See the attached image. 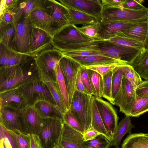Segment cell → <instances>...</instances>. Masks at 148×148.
I'll return each mask as SVG.
<instances>
[{
  "mask_svg": "<svg viewBox=\"0 0 148 148\" xmlns=\"http://www.w3.org/2000/svg\"><path fill=\"white\" fill-rule=\"evenodd\" d=\"M124 65L118 63H113L86 67L87 69L95 71L103 76L111 71L118 66Z\"/></svg>",
  "mask_w": 148,
  "mask_h": 148,
  "instance_id": "ee69618b",
  "label": "cell"
},
{
  "mask_svg": "<svg viewBox=\"0 0 148 148\" xmlns=\"http://www.w3.org/2000/svg\"><path fill=\"white\" fill-rule=\"evenodd\" d=\"M81 33L75 25H69L59 30L53 37L52 44L56 43H78L90 41Z\"/></svg>",
  "mask_w": 148,
  "mask_h": 148,
  "instance_id": "ac0fdd59",
  "label": "cell"
},
{
  "mask_svg": "<svg viewBox=\"0 0 148 148\" xmlns=\"http://www.w3.org/2000/svg\"><path fill=\"white\" fill-rule=\"evenodd\" d=\"M59 65L66 83L70 105L74 94L77 90L76 80L81 66L72 58L65 56L61 58Z\"/></svg>",
  "mask_w": 148,
  "mask_h": 148,
  "instance_id": "30bf717a",
  "label": "cell"
},
{
  "mask_svg": "<svg viewBox=\"0 0 148 148\" xmlns=\"http://www.w3.org/2000/svg\"><path fill=\"white\" fill-rule=\"evenodd\" d=\"M0 21L8 24L14 23V13L8 11L3 12L0 14Z\"/></svg>",
  "mask_w": 148,
  "mask_h": 148,
  "instance_id": "f5cc1de1",
  "label": "cell"
},
{
  "mask_svg": "<svg viewBox=\"0 0 148 148\" xmlns=\"http://www.w3.org/2000/svg\"><path fill=\"white\" fill-rule=\"evenodd\" d=\"M54 148H59V146H57L56 147H55Z\"/></svg>",
  "mask_w": 148,
  "mask_h": 148,
  "instance_id": "6125c7cd",
  "label": "cell"
},
{
  "mask_svg": "<svg viewBox=\"0 0 148 148\" xmlns=\"http://www.w3.org/2000/svg\"><path fill=\"white\" fill-rule=\"evenodd\" d=\"M135 89L124 75L120 89L114 98L119 111L125 116H130V111L135 101Z\"/></svg>",
  "mask_w": 148,
  "mask_h": 148,
  "instance_id": "7c38bea8",
  "label": "cell"
},
{
  "mask_svg": "<svg viewBox=\"0 0 148 148\" xmlns=\"http://www.w3.org/2000/svg\"><path fill=\"white\" fill-rule=\"evenodd\" d=\"M148 111V97L136 95L130 111V116L137 117Z\"/></svg>",
  "mask_w": 148,
  "mask_h": 148,
  "instance_id": "d590c367",
  "label": "cell"
},
{
  "mask_svg": "<svg viewBox=\"0 0 148 148\" xmlns=\"http://www.w3.org/2000/svg\"><path fill=\"white\" fill-rule=\"evenodd\" d=\"M125 0H102L103 8H121Z\"/></svg>",
  "mask_w": 148,
  "mask_h": 148,
  "instance_id": "f907efd6",
  "label": "cell"
},
{
  "mask_svg": "<svg viewBox=\"0 0 148 148\" xmlns=\"http://www.w3.org/2000/svg\"><path fill=\"white\" fill-rule=\"evenodd\" d=\"M111 143L106 137L100 134L92 140L84 141L82 148H109Z\"/></svg>",
  "mask_w": 148,
  "mask_h": 148,
  "instance_id": "74e56055",
  "label": "cell"
},
{
  "mask_svg": "<svg viewBox=\"0 0 148 148\" xmlns=\"http://www.w3.org/2000/svg\"><path fill=\"white\" fill-rule=\"evenodd\" d=\"M59 148H63L61 146H59Z\"/></svg>",
  "mask_w": 148,
  "mask_h": 148,
  "instance_id": "e7e4bbea",
  "label": "cell"
},
{
  "mask_svg": "<svg viewBox=\"0 0 148 148\" xmlns=\"http://www.w3.org/2000/svg\"><path fill=\"white\" fill-rule=\"evenodd\" d=\"M139 3L142 4L144 2V0H136Z\"/></svg>",
  "mask_w": 148,
  "mask_h": 148,
  "instance_id": "91938a15",
  "label": "cell"
},
{
  "mask_svg": "<svg viewBox=\"0 0 148 148\" xmlns=\"http://www.w3.org/2000/svg\"><path fill=\"white\" fill-rule=\"evenodd\" d=\"M15 32L14 23H6L0 21V42L11 49Z\"/></svg>",
  "mask_w": 148,
  "mask_h": 148,
  "instance_id": "f546056e",
  "label": "cell"
},
{
  "mask_svg": "<svg viewBox=\"0 0 148 148\" xmlns=\"http://www.w3.org/2000/svg\"><path fill=\"white\" fill-rule=\"evenodd\" d=\"M91 103L92 118L91 127L94 128L111 142L112 138L104 125L97 108L95 98L92 95H91Z\"/></svg>",
  "mask_w": 148,
  "mask_h": 148,
  "instance_id": "83f0119b",
  "label": "cell"
},
{
  "mask_svg": "<svg viewBox=\"0 0 148 148\" xmlns=\"http://www.w3.org/2000/svg\"><path fill=\"white\" fill-rule=\"evenodd\" d=\"M87 69L92 89V95L95 98H101L103 92V77L95 71L88 69Z\"/></svg>",
  "mask_w": 148,
  "mask_h": 148,
  "instance_id": "1f68e13d",
  "label": "cell"
},
{
  "mask_svg": "<svg viewBox=\"0 0 148 148\" xmlns=\"http://www.w3.org/2000/svg\"><path fill=\"white\" fill-rule=\"evenodd\" d=\"M130 65L141 78L148 80V51L142 49Z\"/></svg>",
  "mask_w": 148,
  "mask_h": 148,
  "instance_id": "d4e9b609",
  "label": "cell"
},
{
  "mask_svg": "<svg viewBox=\"0 0 148 148\" xmlns=\"http://www.w3.org/2000/svg\"><path fill=\"white\" fill-rule=\"evenodd\" d=\"M124 75L135 89L143 81L140 76L129 64L119 66Z\"/></svg>",
  "mask_w": 148,
  "mask_h": 148,
  "instance_id": "8d00e7d4",
  "label": "cell"
},
{
  "mask_svg": "<svg viewBox=\"0 0 148 148\" xmlns=\"http://www.w3.org/2000/svg\"><path fill=\"white\" fill-rule=\"evenodd\" d=\"M143 21H114L101 24L99 35L102 39L106 40Z\"/></svg>",
  "mask_w": 148,
  "mask_h": 148,
  "instance_id": "ffe728a7",
  "label": "cell"
},
{
  "mask_svg": "<svg viewBox=\"0 0 148 148\" xmlns=\"http://www.w3.org/2000/svg\"><path fill=\"white\" fill-rule=\"evenodd\" d=\"M9 130L15 137L18 148H30L29 134H25L18 130Z\"/></svg>",
  "mask_w": 148,
  "mask_h": 148,
  "instance_id": "7bdbcfd3",
  "label": "cell"
},
{
  "mask_svg": "<svg viewBox=\"0 0 148 148\" xmlns=\"http://www.w3.org/2000/svg\"><path fill=\"white\" fill-rule=\"evenodd\" d=\"M75 27L81 33L91 41L103 40L101 38L99 35L101 27V24L99 23L81 27H77L75 25Z\"/></svg>",
  "mask_w": 148,
  "mask_h": 148,
  "instance_id": "836d02e7",
  "label": "cell"
},
{
  "mask_svg": "<svg viewBox=\"0 0 148 148\" xmlns=\"http://www.w3.org/2000/svg\"><path fill=\"white\" fill-rule=\"evenodd\" d=\"M147 8L148 9V7ZM147 33L145 40L144 42V49L148 51V12L147 16Z\"/></svg>",
  "mask_w": 148,
  "mask_h": 148,
  "instance_id": "6f0895ef",
  "label": "cell"
},
{
  "mask_svg": "<svg viewBox=\"0 0 148 148\" xmlns=\"http://www.w3.org/2000/svg\"><path fill=\"white\" fill-rule=\"evenodd\" d=\"M113 44L125 47L142 49L144 48V43L131 38L115 36L108 39L104 40Z\"/></svg>",
  "mask_w": 148,
  "mask_h": 148,
  "instance_id": "e575fe53",
  "label": "cell"
},
{
  "mask_svg": "<svg viewBox=\"0 0 148 148\" xmlns=\"http://www.w3.org/2000/svg\"><path fill=\"white\" fill-rule=\"evenodd\" d=\"M113 71L109 72L103 76V92L102 97L108 100L111 103L115 105L112 97V80Z\"/></svg>",
  "mask_w": 148,
  "mask_h": 148,
  "instance_id": "f35d334b",
  "label": "cell"
},
{
  "mask_svg": "<svg viewBox=\"0 0 148 148\" xmlns=\"http://www.w3.org/2000/svg\"><path fill=\"white\" fill-rule=\"evenodd\" d=\"M41 3L60 29L70 25V15L66 7L54 0H41Z\"/></svg>",
  "mask_w": 148,
  "mask_h": 148,
  "instance_id": "5bb4252c",
  "label": "cell"
},
{
  "mask_svg": "<svg viewBox=\"0 0 148 148\" xmlns=\"http://www.w3.org/2000/svg\"><path fill=\"white\" fill-rule=\"evenodd\" d=\"M69 57L76 61L81 66L85 67L113 63H120L123 65L128 64L124 61L100 55Z\"/></svg>",
  "mask_w": 148,
  "mask_h": 148,
  "instance_id": "7402d4cb",
  "label": "cell"
},
{
  "mask_svg": "<svg viewBox=\"0 0 148 148\" xmlns=\"http://www.w3.org/2000/svg\"><path fill=\"white\" fill-rule=\"evenodd\" d=\"M66 7L80 12L96 19L101 23L102 20L103 7L100 0H59Z\"/></svg>",
  "mask_w": 148,
  "mask_h": 148,
  "instance_id": "8fae6325",
  "label": "cell"
},
{
  "mask_svg": "<svg viewBox=\"0 0 148 148\" xmlns=\"http://www.w3.org/2000/svg\"><path fill=\"white\" fill-rule=\"evenodd\" d=\"M125 148H142L141 147H125Z\"/></svg>",
  "mask_w": 148,
  "mask_h": 148,
  "instance_id": "94428289",
  "label": "cell"
},
{
  "mask_svg": "<svg viewBox=\"0 0 148 148\" xmlns=\"http://www.w3.org/2000/svg\"><path fill=\"white\" fill-rule=\"evenodd\" d=\"M80 70L82 80L85 89L88 95H92V89L87 68L85 66H81Z\"/></svg>",
  "mask_w": 148,
  "mask_h": 148,
  "instance_id": "7dc6e473",
  "label": "cell"
},
{
  "mask_svg": "<svg viewBox=\"0 0 148 148\" xmlns=\"http://www.w3.org/2000/svg\"><path fill=\"white\" fill-rule=\"evenodd\" d=\"M11 51V49L0 42V68L6 66L10 59Z\"/></svg>",
  "mask_w": 148,
  "mask_h": 148,
  "instance_id": "bcb514c9",
  "label": "cell"
},
{
  "mask_svg": "<svg viewBox=\"0 0 148 148\" xmlns=\"http://www.w3.org/2000/svg\"><path fill=\"white\" fill-rule=\"evenodd\" d=\"M84 134L64 122L59 146L64 148H82Z\"/></svg>",
  "mask_w": 148,
  "mask_h": 148,
  "instance_id": "d6986e66",
  "label": "cell"
},
{
  "mask_svg": "<svg viewBox=\"0 0 148 148\" xmlns=\"http://www.w3.org/2000/svg\"><path fill=\"white\" fill-rule=\"evenodd\" d=\"M41 1L32 11L29 19L32 26L45 31L53 37L60 29L42 6Z\"/></svg>",
  "mask_w": 148,
  "mask_h": 148,
  "instance_id": "9c48e42d",
  "label": "cell"
},
{
  "mask_svg": "<svg viewBox=\"0 0 148 148\" xmlns=\"http://www.w3.org/2000/svg\"><path fill=\"white\" fill-rule=\"evenodd\" d=\"M145 135L146 136H148V133H147V134H145Z\"/></svg>",
  "mask_w": 148,
  "mask_h": 148,
  "instance_id": "be15d7a7",
  "label": "cell"
},
{
  "mask_svg": "<svg viewBox=\"0 0 148 148\" xmlns=\"http://www.w3.org/2000/svg\"><path fill=\"white\" fill-rule=\"evenodd\" d=\"M100 134H101L97 130L91 127L84 134V141L92 140Z\"/></svg>",
  "mask_w": 148,
  "mask_h": 148,
  "instance_id": "11a10c76",
  "label": "cell"
},
{
  "mask_svg": "<svg viewBox=\"0 0 148 148\" xmlns=\"http://www.w3.org/2000/svg\"><path fill=\"white\" fill-rule=\"evenodd\" d=\"M66 8L70 15V25H82L83 26L98 22L96 19L90 15Z\"/></svg>",
  "mask_w": 148,
  "mask_h": 148,
  "instance_id": "f1b7e54d",
  "label": "cell"
},
{
  "mask_svg": "<svg viewBox=\"0 0 148 148\" xmlns=\"http://www.w3.org/2000/svg\"><path fill=\"white\" fill-rule=\"evenodd\" d=\"M147 30V20L139 23L124 32L119 33L115 36L131 38L144 43L146 38Z\"/></svg>",
  "mask_w": 148,
  "mask_h": 148,
  "instance_id": "4316f807",
  "label": "cell"
},
{
  "mask_svg": "<svg viewBox=\"0 0 148 148\" xmlns=\"http://www.w3.org/2000/svg\"><path fill=\"white\" fill-rule=\"evenodd\" d=\"M62 49L64 51L81 50L97 51L101 55L122 61L129 54L127 47L115 45L104 40L78 43H64Z\"/></svg>",
  "mask_w": 148,
  "mask_h": 148,
  "instance_id": "7a4b0ae2",
  "label": "cell"
},
{
  "mask_svg": "<svg viewBox=\"0 0 148 148\" xmlns=\"http://www.w3.org/2000/svg\"><path fill=\"white\" fill-rule=\"evenodd\" d=\"M147 8L134 10L123 8H103L101 24L114 21H146Z\"/></svg>",
  "mask_w": 148,
  "mask_h": 148,
  "instance_id": "52a82bcc",
  "label": "cell"
},
{
  "mask_svg": "<svg viewBox=\"0 0 148 148\" xmlns=\"http://www.w3.org/2000/svg\"><path fill=\"white\" fill-rule=\"evenodd\" d=\"M97 106L104 125L112 137L118 125L119 118L111 104L101 98H95Z\"/></svg>",
  "mask_w": 148,
  "mask_h": 148,
  "instance_id": "9a60e30c",
  "label": "cell"
},
{
  "mask_svg": "<svg viewBox=\"0 0 148 148\" xmlns=\"http://www.w3.org/2000/svg\"><path fill=\"white\" fill-rule=\"evenodd\" d=\"M121 147L122 148L128 147L148 148V136L143 133L129 134L124 140Z\"/></svg>",
  "mask_w": 148,
  "mask_h": 148,
  "instance_id": "4dcf8cb0",
  "label": "cell"
},
{
  "mask_svg": "<svg viewBox=\"0 0 148 148\" xmlns=\"http://www.w3.org/2000/svg\"><path fill=\"white\" fill-rule=\"evenodd\" d=\"M56 79L59 90L64 99L67 109H68L70 107L68 93L64 77L59 64L57 68Z\"/></svg>",
  "mask_w": 148,
  "mask_h": 148,
  "instance_id": "ab89813d",
  "label": "cell"
},
{
  "mask_svg": "<svg viewBox=\"0 0 148 148\" xmlns=\"http://www.w3.org/2000/svg\"><path fill=\"white\" fill-rule=\"evenodd\" d=\"M0 139L3 140L8 148H18L16 139L8 130L0 123Z\"/></svg>",
  "mask_w": 148,
  "mask_h": 148,
  "instance_id": "b9f144b4",
  "label": "cell"
},
{
  "mask_svg": "<svg viewBox=\"0 0 148 148\" xmlns=\"http://www.w3.org/2000/svg\"><path fill=\"white\" fill-rule=\"evenodd\" d=\"M63 121L71 127L83 134L79 123L69 109L63 114Z\"/></svg>",
  "mask_w": 148,
  "mask_h": 148,
  "instance_id": "f6af8a7d",
  "label": "cell"
},
{
  "mask_svg": "<svg viewBox=\"0 0 148 148\" xmlns=\"http://www.w3.org/2000/svg\"><path fill=\"white\" fill-rule=\"evenodd\" d=\"M63 56L61 51L52 47L41 51L34 57L40 77L44 82H56L57 66Z\"/></svg>",
  "mask_w": 148,
  "mask_h": 148,
  "instance_id": "3957f363",
  "label": "cell"
},
{
  "mask_svg": "<svg viewBox=\"0 0 148 148\" xmlns=\"http://www.w3.org/2000/svg\"><path fill=\"white\" fill-rule=\"evenodd\" d=\"M115 148H119V147H115Z\"/></svg>",
  "mask_w": 148,
  "mask_h": 148,
  "instance_id": "03108f58",
  "label": "cell"
},
{
  "mask_svg": "<svg viewBox=\"0 0 148 148\" xmlns=\"http://www.w3.org/2000/svg\"><path fill=\"white\" fill-rule=\"evenodd\" d=\"M52 39L45 31L32 26L29 54L34 57L41 51L53 47Z\"/></svg>",
  "mask_w": 148,
  "mask_h": 148,
  "instance_id": "e0dca14e",
  "label": "cell"
},
{
  "mask_svg": "<svg viewBox=\"0 0 148 148\" xmlns=\"http://www.w3.org/2000/svg\"><path fill=\"white\" fill-rule=\"evenodd\" d=\"M21 132L27 134L38 135L43 125V118L34 106H28L20 112Z\"/></svg>",
  "mask_w": 148,
  "mask_h": 148,
  "instance_id": "4fadbf2b",
  "label": "cell"
},
{
  "mask_svg": "<svg viewBox=\"0 0 148 148\" xmlns=\"http://www.w3.org/2000/svg\"><path fill=\"white\" fill-rule=\"evenodd\" d=\"M112 71L111 93L112 99L114 100V97L120 89L124 74L119 66L116 67Z\"/></svg>",
  "mask_w": 148,
  "mask_h": 148,
  "instance_id": "60d3db41",
  "label": "cell"
},
{
  "mask_svg": "<svg viewBox=\"0 0 148 148\" xmlns=\"http://www.w3.org/2000/svg\"><path fill=\"white\" fill-rule=\"evenodd\" d=\"M29 134L30 148H42L41 140L38 135L35 134Z\"/></svg>",
  "mask_w": 148,
  "mask_h": 148,
  "instance_id": "db71d44e",
  "label": "cell"
},
{
  "mask_svg": "<svg viewBox=\"0 0 148 148\" xmlns=\"http://www.w3.org/2000/svg\"><path fill=\"white\" fill-rule=\"evenodd\" d=\"M0 123L7 130L21 131L22 128L20 112L9 108H0Z\"/></svg>",
  "mask_w": 148,
  "mask_h": 148,
  "instance_id": "44dd1931",
  "label": "cell"
},
{
  "mask_svg": "<svg viewBox=\"0 0 148 148\" xmlns=\"http://www.w3.org/2000/svg\"><path fill=\"white\" fill-rule=\"evenodd\" d=\"M45 83L49 90L57 106L64 114L67 109L57 82H47Z\"/></svg>",
  "mask_w": 148,
  "mask_h": 148,
  "instance_id": "d6a6232c",
  "label": "cell"
},
{
  "mask_svg": "<svg viewBox=\"0 0 148 148\" xmlns=\"http://www.w3.org/2000/svg\"><path fill=\"white\" fill-rule=\"evenodd\" d=\"M33 106L43 119L51 118L63 120V114L56 105L50 102L45 101H39Z\"/></svg>",
  "mask_w": 148,
  "mask_h": 148,
  "instance_id": "603a6c76",
  "label": "cell"
},
{
  "mask_svg": "<svg viewBox=\"0 0 148 148\" xmlns=\"http://www.w3.org/2000/svg\"><path fill=\"white\" fill-rule=\"evenodd\" d=\"M0 148H8L3 140H0Z\"/></svg>",
  "mask_w": 148,
  "mask_h": 148,
  "instance_id": "680465c9",
  "label": "cell"
},
{
  "mask_svg": "<svg viewBox=\"0 0 148 148\" xmlns=\"http://www.w3.org/2000/svg\"><path fill=\"white\" fill-rule=\"evenodd\" d=\"M0 108H6L19 112L28 106L24 95L19 88L0 92Z\"/></svg>",
  "mask_w": 148,
  "mask_h": 148,
  "instance_id": "2e32d148",
  "label": "cell"
},
{
  "mask_svg": "<svg viewBox=\"0 0 148 148\" xmlns=\"http://www.w3.org/2000/svg\"><path fill=\"white\" fill-rule=\"evenodd\" d=\"M91 95L76 90L69 108L80 125L83 134L91 127Z\"/></svg>",
  "mask_w": 148,
  "mask_h": 148,
  "instance_id": "277c9868",
  "label": "cell"
},
{
  "mask_svg": "<svg viewBox=\"0 0 148 148\" xmlns=\"http://www.w3.org/2000/svg\"><path fill=\"white\" fill-rule=\"evenodd\" d=\"M137 95L148 97V80L143 81L135 90Z\"/></svg>",
  "mask_w": 148,
  "mask_h": 148,
  "instance_id": "816d5d0a",
  "label": "cell"
},
{
  "mask_svg": "<svg viewBox=\"0 0 148 148\" xmlns=\"http://www.w3.org/2000/svg\"><path fill=\"white\" fill-rule=\"evenodd\" d=\"M19 88L28 106H33L40 101H47L56 106L48 88L40 78L32 80Z\"/></svg>",
  "mask_w": 148,
  "mask_h": 148,
  "instance_id": "5b68a950",
  "label": "cell"
},
{
  "mask_svg": "<svg viewBox=\"0 0 148 148\" xmlns=\"http://www.w3.org/2000/svg\"><path fill=\"white\" fill-rule=\"evenodd\" d=\"M62 53L63 56L69 57L100 55L99 52L97 51L84 50L70 51L62 52Z\"/></svg>",
  "mask_w": 148,
  "mask_h": 148,
  "instance_id": "c3c4849f",
  "label": "cell"
},
{
  "mask_svg": "<svg viewBox=\"0 0 148 148\" xmlns=\"http://www.w3.org/2000/svg\"><path fill=\"white\" fill-rule=\"evenodd\" d=\"M78 71L76 80V86L77 90L82 93L88 95L82 82L80 70Z\"/></svg>",
  "mask_w": 148,
  "mask_h": 148,
  "instance_id": "9f6ffc18",
  "label": "cell"
},
{
  "mask_svg": "<svg viewBox=\"0 0 148 148\" xmlns=\"http://www.w3.org/2000/svg\"><path fill=\"white\" fill-rule=\"evenodd\" d=\"M40 0L18 1L16 8L12 12L14 13V23L29 16Z\"/></svg>",
  "mask_w": 148,
  "mask_h": 148,
  "instance_id": "484cf974",
  "label": "cell"
},
{
  "mask_svg": "<svg viewBox=\"0 0 148 148\" xmlns=\"http://www.w3.org/2000/svg\"><path fill=\"white\" fill-rule=\"evenodd\" d=\"M40 78L34 57L20 63L0 68V92L19 88L29 82Z\"/></svg>",
  "mask_w": 148,
  "mask_h": 148,
  "instance_id": "6da1fadb",
  "label": "cell"
},
{
  "mask_svg": "<svg viewBox=\"0 0 148 148\" xmlns=\"http://www.w3.org/2000/svg\"><path fill=\"white\" fill-rule=\"evenodd\" d=\"M121 8L134 10H141L147 8L138 3L136 0H125Z\"/></svg>",
  "mask_w": 148,
  "mask_h": 148,
  "instance_id": "681fc988",
  "label": "cell"
},
{
  "mask_svg": "<svg viewBox=\"0 0 148 148\" xmlns=\"http://www.w3.org/2000/svg\"><path fill=\"white\" fill-rule=\"evenodd\" d=\"M63 125L61 119L43 118V125L38 135L42 148H54L59 146Z\"/></svg>",
  "mask_w": 148,
  "mask_h": 148,
  "instance_id": "8992f818",
  "label": "cell"
},
{
  "mask_svg": "<svg viewBox=\"0 0 148 148\" xmlns=\"http://www.w3.org/2000/svg\"><path fill=\"white\" fill-rule=\"evenodd\" d=\"M131 117L125 116L120 121L113 134L110 147H118L125 134H131V130L135 127L131 123Z\"/></svg>",
  "mask_w": 148,
  "mask_h": 148,
  "instance_id": "cb8c5ba5",
  "label": "cell"
},
{
  "mask_svg": "<svg viewBox=\"0 0 148 148\" xmlns=\"http://www.w3.org/2000/svg\"><path fill=\"white\" fill-rule=\"evenodd\" d=\"M14 23L15 32L11 50L18 53L30 55L29 52L32 26L29 17L23 18Z\"/></svg>",
  "mask_w": 148,
  "mask_h": 148,
  "instance_id": "ba28073f",
  "label": "cell"
}]
</instances>
